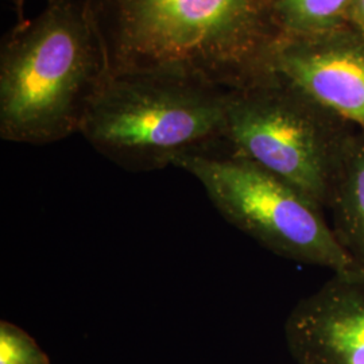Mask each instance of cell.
I'll return each mask as SVG.
<instances>
[{"instance_id":"obj_1","label":"cell","mask_w":364,"mask_h":364,"mask_svg":"<svg viewBox=\"0 0 364 364\" xmlns=\"http://www.w3.org/2000/svg\"><path fill=\"white\" fill-rule=\"evenodd\" d=\"M111 76L159 75L227 91L272 78V0H87Z\"/></svg>"},{"instance_id":"obj_2","label":"cell","mask_w":364,"mask_h":364,"mask_svg":"<svg viewBox=\"0 0 364 364\" xmlns=\"http://www.w3.org/2000/svg\"><path fill=\"white\" fill-rule=\"evenodd\" d=\"M109 76L88 1L49 0L1 41V139L49 144L80 132Z\"/></svg>"},{"instance_id":"obj_3","label":"cell","mask_w":364,"mask_h":364,"mask_svg":"<svg viewBox=\"0 0 364 364\" xmlns=\"http://www.w3.org/2000/svg\"><path fill=\"white\" fill-rule=\"evenodd\" d=\"M230 91L159 75L109 76L80 134L129 171L171 166L174 158L225 147Z\"/></svg>"},{"instance_id":"obj_4","label":"cell","mask_w":364,"mask_h":364,"mask_svg":"<svg viewBox=\"0 0 364 364\" xmlns=\"http://www.w3.org/2000/svg\"><path fill=\"white\" fill-rule=\"evenodd\" d=\"M171 166L192 174L225 220L275 255L338 275L364 274L338 243L324 209L257 164L223 147L182 154Z\"/></svg>"},{"instance_id":"obj_5","label":"cell","mask_w":364,"mask_h":364,"mask_svg":"<svg viewBox=\"0 0 364 364\" xmlns=\"http://www.w3.org/2000/svg\"><path fill=\"white\" fill-rule=\"evenodd\" d=\"M344 122L277 80L230 91L225 149L290 183L326 208L348 132Z\"/></svg>"},{"instance_id":"obj_6","label":"cell","mask_w":364,"mask_h":364,"mask_svg":"<svg viewBox=\"0 0 364 364\" xmlns=\"http://www.w3.org/2000/svg\"><path fill=\"white\" fill-rule=\"evenodd\" d=\"M270 75L308 102L364 131V33L282 37Z\"/></svg>"},{"instance_id":"obj_7","label":"cell","mask_w":364,"mask_h":364,"mask_svg":"<svg viewBox=\"0 0 364 364\" xmlns=\"http://www.w3.org/2000/svg\"><path fill=\"white\" fill-rule=\"evenodd\" d=\"M285 338L297 364H364V274H333L301 299Z\"/></svg>"},{"instance_id":"obj_8","label":"cell","mask_w":364,"mask_h":364,"mask_svg":"<svg viewBox=\"0 0 364 364\" xmlns=\"http://www.w3.org/2000/svg\"><path fill=\"white\" fill-rule=\"evenodd\" d=\"M326 208L338 243L364 270V131L350 134L341 149Z\"/></svg>"},{"instance_id":"obj_9","label":"cell","mask_w":364,"mask_h":364,"mask_svg":"<svg viewBox=\"0 0 364 364\" xmlns=\"http://www.w3.org/2000/svg\"><path fill=\"white\" fill-rule=\"evenodd\" d=\"M355 0H272L282 37H311L338 30L350 19Z\"/></svg>"},{"instance_id":"obj_10","label":"cell","mask_w":364,"mask_h":364,"mask_svg":"<svg viewBox=\"0 0 364 364\" xmlns=\"http://www.w3.org/2000/svg\"><path fill=\"white\" fill-rule=\"evenodd\" d=\"M0 364H50V359L26 331L3 320L0 323Z\"/></svg>"},{"instance_id":"obj_11","label":"cell","mask_w":364,"mask_h":364,"mask_svg":"<svg viewBox=\"0 0 364 364\" xmlns=\"http://www.w3.org/2000/svg\"><path fill=\"white\" fill-rule=\"evenodd\" d=\"M348 21L356 30L364 33V0H355Z\"/></svg>"},{"instance_id":"obj_12","label":"cell","mask_w":364,"mask_h":364,"mask_svg":"<svg viewBox=\"0 0 364 364\" xmlns=\"http://www.w3.org/2000/svg\"><path fill=\"white\" fill-rule=\"evenodd\" d=\"M11 3L15 7V11L18 13V16H19L18 21L23 22L25 21V18H23V3H25V0H11Z\"/></svg>"}]
</instances>
